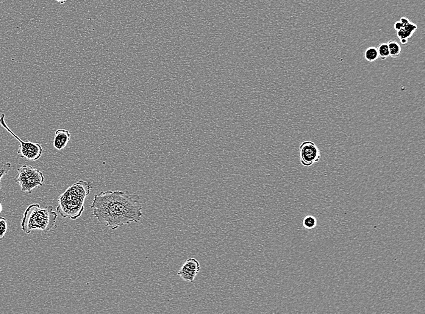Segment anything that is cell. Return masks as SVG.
<instances>
[{
	"label": "cell",
	"mask_w": 425,
	"mask_h": 314,
	"mask_svg": "<svg viewBox=\"0 0 425 314\" xmlns=\"http://www.w3.org/2000/svg\"><path fill=\"white\" fill-rule=\"evenodd\" d=\"M142 207L137 194L121 190L101 191L94 195L91 205L93 216L100 223L113 230L140 221L143 216Z\"/></svg>",
	"instance_id": "1"
},
{
	"label": "cell",
	"mask_w": 425,
	"mask_h": 314,
	"mask_svg": "<svg viewBox=\"0 0 425 314\" xmlns=\"http://www.w3.org/2000/svg\"><path fill=\"white\" fill-rule=\"evenodd\" d=\"M91 188L90 183L83 180L71 186L59 196L57 212L63 218H79L84 210L85 199L90 194Z\"/></svg>",
	"instance_id": "2"
},
{
	"label": "cell",
	"mask_w": 425,
	"mask_h": 314,
	"mask_svg": "<svg viewBox=\"0 0 425 314\" xmlns=\"http://www.w3.org/2000/svg\"><path fill=\"white\" fill-rule=\"evenodd\" d=\"M57 217V213L51 205L41 208L39 204H32L24 211L21 229L27 235L33 230L49 232L55 227Z\"/></svg>",
	"instance_id": "3"
},
{
	"label": "cell",
	"mask_w": 425,
	"mask_h": 314,
	"mask_svg": "<svg viewBox=\"0 0 425 314\" xmlns=\"http://www.w3.org/2000/svg\"><path fill=\"white\" fill-rule=\"evenodd\" d=\"M44 180L43 172L26 165L18 169V174L14 179L20 186L21 191L28 193H31L34 188L43 186Z\"/></svg>",
	"instance_id": "4"
},
{
	"label": "cell",
	"mask_w": 425,
	"mask_h": 314,
	"mask_svg": "<svg viewBox=\"0 0 425 314\" xmlns=\"http://www.w3.org/2000/svg\"><path fill=\"white\" fill-rule=\"evenodd\" d=\"M0 125L3 127L8 132H9L14 138L18 140L19 144L18 150V154L22 158H25L27 160L35 162L40 159L43 153V147L40 144L31 142V141H23L19 138L17 135L14 134L12 130L8 127L5 122V115L2 113L0 117Z\"/></svg>",
	"instance_id": "5"
},
{
	"label": "cell",
	"mask_w": 425,
	"mask_h": 314,
	"mask_svg": "<svg viewBox=\"0 0 425 314\" xmlns=\"http://www.w3.org/2000/svg\"><path fill=\"white\" fill-rule=\"evenodd\" d=\"M300 160L302 165L309 167L318 163L321 159L320 150L316 144L310 140L304 141L300 146Z\"/></svg>",
	"instance_id": "6"
},
{
	"label": "cell",
	"mask_w": 425,
	"mask_h": 314,
	"mask_svg": "<svg viewBox=\"0 0 425 314\" xmlns=\"http://www.w3.org/2000/svg\"><path fill=\"white\" fill-rule=\"evenodd\" d=\"M200 270L201 266L198 260L191 257L183 264L177 274L184 281L193 283Z\"/></svg>",
	"instance_id": "7"
},
{
	"label": "cell",
	"mask_w": 425,
	"mask_h": 314,
	"mask_svg": "<svg viewBox=\"0 0 425 314\" xmlns=\"http://www.w3.org/2000/svg\"><path fill=\"white\" fill-rule=\"evenodd\" d=\"M400 21L401 22L403 27L399 31L396 32V35L402 45H405L408 43V40L412 37L414 33L418 29V26L405 16H403L400 19Z\"/></svg>",
	"instance_id": "8"
},
{
	"label": "cell",
	"mask_w": 425,
	"mask_h": 314,
	"mask_svg": "<svg viewBox=\"0 0 425 314\" xmlns=\"http://www.w3.org/2000/svg\"><path fill=\"white\" fill-rule=\"evenodd\" d=\"M71 138V134L68 130L58 129L55 132L54 146L58 151L64 149Z\"/></svg>",
	"instance_id": "9"
},
{
	"label": "cell",
	"mask_w": 425,
	"mask_h": 314,
	"mask_svg": "<svg viewBox=\"0 0 425 314\" xmlns=\"http://www.w3.org/2000/svg\"><path fill=\"white\" fill-rule=\"evenodd\" d=\"M387 44L389 52H390V57L393 58L399 57L402 51L400 44L394 41H390Z\"/></svg>",
	"instance_id": "10"
},
{
	"label": "cell",
	"mask_w": 425,
	"mask_h": 314,
	"mask_svg": "<svg viewBox=\"0 0 425 314\" xmlns=\"http://www.w3.org/2000/svg\"><path fill=\"white\" fill-rule=\"evenodd\" d=\"M364 58L368 62L373 63L379 58L378 52L376 47H370L366 49L364 53Z\"/></svg>",
	"instance_id": "11"
},
{
	"label": "cell",
	"mask_w": 425,
	"mask_h": 314,
	"mask_svg": "<svg viewBox=\"0 0 425 314\" xmlns=\"http://www.w3.org/2000/svg\"><path fill=\"white\" fill-rule=\"evenodd\" d=\"M377 50V52H378L379 58L382 60L387 59L390 57V52H389L387 43L380 44Z\"/></svg>",
	"instance_id": "12"
},
{
	"label": "cell",
	"mask_w": 425,
	"mask_h": 314,
	"mask_svg": "<svg viewBox=\"0 0 425 314\" xmlns=\"http://www.w3.org/2000/svg\"><path fill=\"white\" fill-rule=\"evenodd\" d=\"M11 163L9 162H1L0 163V188L1 187V179L5 174L10 170Z\"/></svg>",
	"instance_id": "13"
},
{
	"label": "cell",
	"mask_w": 425,
	"mask_h": 314,
	"mask_svg": "<svg viewBox=\"0 0 425 314\" xmlns=\"http://www.w3.org/2000/svg\"><path fill=\"white\" fill-rule=\"evenodd\" d=\"M8 229L7 219L0 216V240H3Z\"/></svg>",
	"instance_id": "14"
},
{
	"label": "cell",
	"mask_w": 425,
	"mask_h": 314,
	"mask_svg": "<svg viewBox=\"0 0 425 314\" xmlns=\"http://www.w3.org/2000/svg\"><path fill=\"white\" fill-rule=\"evenodd\" d=\"M316 226V219L312 216H305L304 220V226L307 229H312Z\"/></svg>",
	"instance_id": "15"
},
{
	"label": "cell",
	"mask_w": 425,
	"mask_h": 314,
	"mask_svg": "<svg viewBox=\"0 0 425 314\" xmlns=\"http://www.w3.org/2000/svg\"><path fill=\"white\" fill-rule=\"evenodd\" d=\"M403 27V25L401 21H396L395 23H394V29H395L396 32L399 31L400 30L402 29Z\"/></svg>",
	"instance_id": "16"
},
{
	"label": "cell",
	"mask_w": 425,
	"mask_h": 314,
	"mask_svg": "<svg viewBox=\"0 0 425 314\" xmlns=\"http://www.w3.org/2000/svg\"><path fill=\"white\" fill-rule=\"evenodd\" d=\"M55 1L60 2L61 4H63L66 1H68V0H55Z\"/></svg>",
	"instance_id": "17"
},
{
	"label": "cell",
	"mask_w": 425,
	"mask_h": 314,
	"mask_svg": "<svg viewBox=\"0 0 425 314\" xmlns=\"http://www.w3.org/2000/svg\"><path fill=\"white\" fill-rule=\"evenodd\" d=\"M2 204H1V202H0V213H1L2 212Z\"/></svg>",
	"instance_id": "18"
},
{
	"label": "cell",
	"mask_w": 425,
	"mask_h": 314,
	"mask_svg": "<svg viewBox=\"0 0 425 314\" xmlns=\"http://www.w3.org/2000/svg\"><path fill=\"white\" fill-rule=\"evenodd\" d=\"M0 241H1V240H0Z\"/></svg>",
	"instance_id": "19"
}]
</instances>
